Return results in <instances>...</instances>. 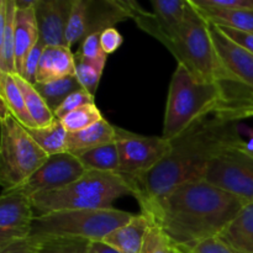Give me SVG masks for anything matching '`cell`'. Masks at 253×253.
Masks as SVG:
<instances>
[{"mask_svg":"<svg viewBox=\"0 0 253 253\" xmlns=\"http://www.w3.org/2000/svg\"><path fill=\"white\" fill-rule=\"evenodd\" d=\"M79 57L100 69L105 68L108 54L103 51L100 44V34H93L82 42V48L78 52Z\"/></svg>","mask_w":253,"mask_h":253,"instance_id":"cell-29","label":"cell"},{"mask_svg":"<svg viewBox=\"0 0 253 253\" xmlns=\"http://www.w3.org/2000/svg\"><path fill=\"white\" fill-rule=\"evenodd\" d=\"M74 156L78 157L86 170L119 173V169H120V153H119L116 141L84 151Z\"/></svg>","mask_w":253,"mask_h":253,"instance_id":"cell-22","label":"cell"},{"mask_svg":"<svg viewBox=\"0 0 253 253\" xmlns=\"http://www.w3.org/2000/svg\"><path fill=\"white\" fill-rule=\"evenodd\" d=\"M116 138H118V127L109 123L106 119H103L84 130L68 132L67 151L72 155H78L84 151L115 142Z\"/></svg>","mask_w":253,"mask_h":253,"instance_id":"cell-20","label":"cell"},{"mask_svg":"<svg viewBox=\"0 0 253 253\" xmlns=\"http://www.w3.org/2000/svg\"><path fill=\"white\" fill-rule=\"evenodd\" d=\"M210 34L224 66L242 83L253 88V53L227 36L217 25L209 22Z\"/></svg>","mask_w":253,"mask_h":253,"instance_id":"cell-14","label":"cell"},{"mask_svg":"<svg viewBox=\"0 0 253 253\" xmlns=\"http://www.w3.org/2000/svg\"><path fill=\"white\" fill-rule=\"evenodd\" d=\"M152 220L145 214H135V216L119 229L108 235L103 242L114 247L121 253H141L146 234Z\"/></svg>","mask_w":253,"mask_h":253,"instance_id":"cell-17","label":"cell"},{"mask_svg":"<svg viewBox=\"0 0 253 253\" xmlns=\"http://www.w3.org/2000/svg\"><path fill=\"white\" fill-rule=\"evenodd\" d=\"M34 85L53 113L72 93L83 89L76 76L48 82V83H35Z\"/></svg>","mask_w":253,"mask_h":253,"instance_id":"cell-26","label":"cell"},{"mask_svg":"<svg viewBox=\"0 0 253 253\" xmlns=\"http://www.w3.org/2000/svg\"><path fill=\"white\" fill-rule=\"evenodd\" d=\"M135 195L132 182L120 173L86 170L78 180L63 189L36 194L31 198L35 214L62 210L110 209L115 200Z\"/></svg>","mask_w":253,"mask_h":253,"instance_id":"cell-5","label":"cell"},{"mask_svg":"<svg viewBox=\"0 0 253 253\" xmlns=\"http://www.w3.org/2000/svg\"><path fill=\"white\" fill-rule=\"evenodd\" d=\"M88 104H95V96L91 95L85 89H81V90H77L74 93H72L58 106V109L54 111V116H56V119L61 120L64 116L71 114L72 111L77 110V109L82 108L84 105H88Z\"/></svg>","mask_w":253,"mask_h":253,"instance_id":"cell-30","label":"cell"},{"mask_svg":"<svg viewBox=\"0 0 253 253\" xmlns=\"http://www.w3.org/2000/svg\"><path fill=\"white\" fill-rule=\"evenodd\" d=\"M195 7L211 10H253V0H190Z\"/></svg>","mask_w":253,"mask_h":253,"instance_id":"cell-32","label":"cell"},{"mask_svg":"<svg viewBox=\"0 0 253 253\" xmlns=\"http://www.w3.org/2000/svg\"><path fill=\"white\" fill-rule=\"evenodd\" d=\"M217 237L236 253H253V202L245 204Z\"/></svg>","mask_w":253,"mask_h":253,"instance_id":"cell-18","label":"cell"},{"mask_svg":"<svg viewBox=\"0 0 253 253\" xmlns=\"http://www.w3.org/2000/svg\"><path fill=\"white\" fill-rule=\"evenodd\" d=\"M44 241L35 237L14 241L0 249V253H41L43 250Z\"/></svg>","mask_w":253,"mask_h":253,"instance_id":"cell-34","label":"cell"},{"mask_svg":"<svg viewBox=\"0 0 253 253\" xmlns=\"http://www.w3.org/2000/svg\"><path fill=\"white\" fill-rule=\"evenodd\" d=\"M118 143L120 153L119 173L135 180L152 170L170 150V141L163 136H143L118 127Z\"/></svg>","mask_w":253,"mask_h":253,"instance_id":"cell-9","label":"cell"},{"mask_svg":"<svg viewBox=\"0 0 253 253\" xmlns=\"http://www.w3.org/2000/svg\"><path fill=\"white\" fill-rule=\"evenodd\" d=\"M177 251L182 253H236L217 236L204 240V241L199 242V244L194 245L189 249L177 250Z\"/></svg>","mask_w":253,"mask_h":253,"instance_id":"cell-33","label":"cell"},{"mask_svg":"<svg viewBox=\"0 0 253 253\" xmlns=\"http://www.w3.org/2000/svg\"><path fill=\"white\" fill-rule=\"evenodd\" d=\"M85 172L86 169L77 156L69 152L58 153L48 156L43 165L26 182L12 190L32 198L36 194L63 189L78 180Z\"/></svg>","mask_w":253,"mask_h":253,"instance_id":"cell-11","label":"cell"},{"mask_svg":"<svg viewBox=\"0 0 253 253\" xmlns=\"http://www.w3.org/2000/svg\"><path fill=\"white\" fill-rule=\"evenodd\" d=\"M103 119L104 116L98 106L95 104H88L64 116L61 119V123L66 127L67 132H77L94 125Z\"/></svg>","mask_w":253,"mask_h":253,"instance_id":"cell-27","label":"cell"},{"mask_svg":"<svg viewBox=\"0 0 253 253\" xmlns=\"http://www.w3.org/2000/svg\"><path fill=\"white\" fill-rule=\"evenodd\" d=\"M76 77L78 79L82 88L85 89L86 91L95 96L96 89H98L99 83H100L101 76H103L104 69L89 63V62L82 59L78 54H76Z\"/></svg>","mask_w":253,"mask_h":253,"instance_id":"cell-28","label":"cell"},{"mask_svg":"<svg viewBox=\"0 0 253 253\" xmlns=\"http://www.w3.org/2000/svg\"><path fill=\"white\" fill-rule=\"evenodd\" d=\"M32 140L37 143L40 148L47 156L58 155V153L68 152L67 151V132L66 127L61 120L56 119L49 125L42 127L27 128Z\"/></svg>","mask_w":253,"mask_h":253,"instance_id":"cell-23","label":"cell"},{"mask_svg":"<svg viewBox=\"0 0 253 253\" xmlns=\"http://www.w3.org/2000/svg\"><path fill=\"white\" fill-rule=\"evenodd\" d=\"M124 42V37L115 27L105 30L100 34V44L106 54H111L118 51Z\"/></svg>","mask_w":253,"mask_h":253,"instance_id":"cell-36","label":"cell"},{"mask_svg":"<svg viewBox=\"0 0 253 253\" xmlns=\"http://www.w3.org/2000/svg\"><path fill=\"white\" fill-rule=\"evenodd\" d=\"M215 113L227 114L240 121L253 118V93H235L217 83L197 78L178 64L168 89L163 137L174 140L198 120Z\"/></svg>","mask_w":253,"mask_h":253,"instance_id":"cell-3","label":"cell"},{"mask_svg":"<svg viewBox=\"0 0 253 253\" xmlns=\"http://www.w3.org/2000/svg\"><path fill=\"white\" fill-rule=\"evenodd\" d=\"M197 9L211 24L253 35V10Z\"/></svg>","mask_w":253,"mask_h":253,"instance_id":"cell-25","label":"cell"},{"mask_svg":"<svg viewBox=\"0 0 253 253\" xmlns=\"http://www.w3.org/2000/svg\"><path fill=\"white\" fill-rule=\"evenodd\" d=\"M239 123L234 116L215 113L198 120L170 141L168 155L152 170L131 180L140 207L158 202L178 185L205 179L217 157L245 142Z\"/></svg>","mask_w":253,"mask_h":253,"instance_id":"cell-1","label":"cell"},{"mask_svg":"<svg viewBox=\"0 0 253 253\" xmlns=\"http://www.w3.org/2000/svg\"><path fill=\"white\" fill-rule=\"evenodd\" d=\"M0 183L2 193L26 182L48 158L12 115L0 120Z\"/></svg>","mask_w":253,"mask_h":253,"instance_id":"cell-7","label":"cell"},{"mask_svg":"<svg viewBox=\"0 0 253 253\" xmlns=\"http://www.w3.org/2000/svg\"><path fill=\"white\" fill-rule=\"evenodd\" d=\"M135 214L115 209L62 210L35 217L31 237L51 240L103 241L110 232L127 224Z\"/></svg>","mask_w":253,"mask_h":253,"instance_id":"cell-6","label":"cell"},{"mask_svg":"<svg viewBox=\"0 0 253 253\" xmlns=\"http://www.w3.org/2000/svg\"><path fill=\"white\" fill-rule=\"evenodd\" d=\"M175 253H182V252H179V251H177V250H175Z\"/></svg>","mask_w":253,"mask_h":253,"instance_id":"cell-41","label":"cell"},{"mask_svg":"<svg viewBox=\"0 0 253 253\" xmlns=\"http://www.w3.org/2000/svg\"><path fill=\"white\" fill-rule=\"evenodd\" d=\"M185 20L174 43L168 51L197 78L217 83L240 94L253 93L252 86L242 83L220 59L210 34L209 21L188 0Z\"/></svg>","mask_w":253,"mask_h":253,"instance_id":"cell-4","label":"cell"},{"mask_svg":"<svg viewBox=\"0 0 253 253\" xmlns=\"http://www.w3.org/2000/svg\"><path fill=\"white\" fill-rule=\"evenodd\" d=\"M140 5L124 0H73L67 27V46L72 48L93 34H101L116 24L133 19Z\"/></svg>","mask_w":253,"mask_h":253,"instance_id":"cell-8","label":"cell"},{"mask_svg":"<svg viewBox=\"0 0 253 253\" xmlns=\"http://www.w3.org/2000/svg\"><path fill=\"white\" fill-rule=\"evenodd\" d=\"M41 253H90L89 241L84 240H51L44 241Z\"/></svg>","mask_w":253,"mask_h":253,"instance_id":"cell-31","label":"cell"},{"mask_svg":"<svg viewBox=\"0 0 253 253\" xmlns=\"http://www.w3.org/2000/svg\"><path fill=\"white\" fill-rule=\"evenodd\" d=\"M17 10L15 15V62L16 74L21 76L27 57L40 41L39 27L35 14V0L16 1Z\"/></svg>","mask_w":253,"mask_h":253,"instance_id":"cell-15","label":"cell"},{"mask_svg":"<svg viewBox=\"0 0 253 253\" xmlns=\"http://www.w3.org/2000/svg\"><path fill=\"white\" fill-rule=\"evenodd\" d=\"M89 251H90V253H121L103 241L89 242Z\"/></svg>","mask_w":253,"mask_h":253,"instance_id":"cell-38","label":"cell"},{"mask_svg":"<svg viewBox=\"0 0 253 253\" xmlns=\"http://www.w3.org/2000/svg\"><path fill=\"white\" fill-rule=\"evenodd\" d=\"M0 100L4 101L10 114L26 128L36 127L27 111L24 94L16 83L14 74L0 73Z\"/></svg>","mask_w":253,"mask_h":253,"instance_id":"cell-21","label":"cell"},{"mask_svg":"<svg viewBox=\"0 0 253 253\" xmlns=\"http://www.w3.org/2000/svg\"><path fill=\"white\" fill-rule=\"evenodd\" d=\"M141 253H175V249L170 244L163 245V246L158 247V249L152 250V251L141 252Z\"/></svg>","mask_w":253,"mask_h":253,"instance_id":"cell-39","label":"cell"},{"mask_svg":"<svg viewBox=\"0 0 253 253\" xmlns=\"http://www.w3.org/2000/svg\"><path fill=\"white\" fill-rule=\"evenodd\" d=\"M219 27L227 35V36L231 37L235 42H237V43L241 44L242 47H245V48L249 49L251 53H253V35L252 34L237 31V30L229 29V27H221V26Z\"/></svg>","mask_w":253,"mask_h":253,"instance_id":"cell-37","label":"cell"},{"mask_svg":"<svg viewBox=\"0 0 253 253\" xmlns=\"http://www.w3.org/2000/svg\"><path fill=\"white\" fill-rule=\"evenodd\" d=\"M249 141H246V143H245V147H246L247 151H250V152H253V128L249 131Z\"/></svg>","mask_w":253,"mask_h":253,"instance_id":"cell-40","label":"cell"},{"mask_svg":"<svg viewBox=\"0 0 253 253\" xmlns=\"http://www.w3.org/2000/svg\"><path fill=\"white\" fill-rule=\"evenodd\" d=\"M245 143L217 157L205 179L249 203L253 202V152L246 150Z\"/></svg>","mask_w":253,"mask_h":253,"instance_id":"cell-10","label":"cell"},{"mask_svg":"<svg viewBox=\"0 0 253 253\" xmlns=\"http://www.w3.org/2000/svg\"><path fill=\"white\" fill-rule=\"evenodd\" d=\"M16 83L19 84V88L21 89L22 94H24L25 104H26L27 111H29L30 116L34 120L36 127H42V126L49 125L56 120L54 113L48 108L46 101L41 96V94L37 91L35 85L26 79L22 78L19 74H14Z\"/></svg>","mask_w":253,"mask_h":253,"instance_id":"cell-24","label":"cell"},{"mask_svg":"<svg viewBox=\"0 0 253 253\" xmlns=\"http://www.w3.org/2000/svg\"><path fill=\"white\" fill-rule=\"evenodd\" d=\"M16 10V0L0 1V73L16 74L14 36Z\"/></svg>","mask_w":253,"mask_h":253,"instance_id":"cell-19","label":"cell"},{"mask_svg":"<svg viewBox=\"0 0 253 253\" xmlns=\"http://www.w3.org/2000/svg\"><path fill=\"white\" fill-rule=\"evenodd\" d=\"M35 14L42 46H67V27L73 0H35Z\"/></svg>","mask_w":253,"mask_h":253,"instance_id":"cell-13","label":"cell"},{"mask_svg":"<svg viewBox=\"0 0 253 253\" xmlns=\"http://www.w3.org/2000/svg\"><path fill=\"white\" fill-rule=\"evenodd\" d=\"M44 47L42 46L41 42L39 41V43L35 46V48L32 49L30 56L27 57L26 63H25L24 71H22L21 77L24 79H26L27 82L30 83L35 84L36 83V73H37V68H39V63L40 59H41L42 53H43Z\"/></svg>","mask_w":253,"mask_h":253,"instance_id":"cell-35","label":"cell"},{"mask_svg":"<svg viewBox=\"0 0 253 253\" xmlns=\"http://www.w3.org/2000/svg\"><path fill=\"white\" fill-rule=\"evenodd\" d=\"M36 217L31 198L19 192H5L0 197V249L31 236Z\"/></svg>","mask_w":253,"mask_h":253,"instance_id":"cell-12","label":"cell"},{"mask_svg":"<svg viewBox=\"0 0 253 253\" xmlns=\"http://www.w3.org/2000/svg\"><path fill=\"white\" fill-rule=\"evenodd\" d=\"M247 204L207 179L178 185L152 204L141 207L167 235L175 250L189 249L220 232Z\"/></svg>","mask_w":253,"mask_h":253,"instance_id":"cell-2","label":"cell"},{"mask_svg":"<svg viewBox=\"0 0 253 253\" xmlns=\"http://www.w3.org/2000/svg\"><path fill=\"white\" fill-rule=\"evenodd\" d=\"M76 54L69 47H46L37 68L36 83H48L76 76Z\"/></svg>","mask_w":253,"mask_h":253,"instance_id":"cell-16","label":"cell"}]
</instances>
